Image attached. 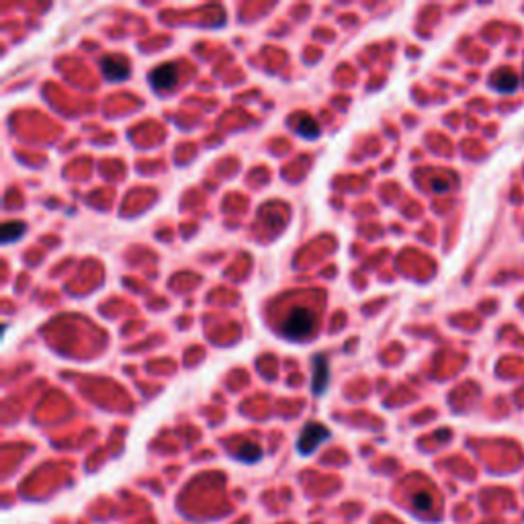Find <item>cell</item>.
I'll list each match as a JSON object with an SVG mask.
<instances>
[{
    "instance_id": "cell-1",
    "label": "cell",
    "mask_w": 524,
    "mask_h": 524,
    "mask_svg": "<svg viewBox=\"0 0 524 524\" xmlns=\"http://www.w3.org/2000/svg\"><path fill=\"white\" fill-rule=\"evenodd\" d=\"M276 330L289 340H303L315 330V311L308 305H293L276 324Z\"/></svg>"
},
{
    "instance_id": "cell-2",
    "label": "cell",
    "mask_w": 524,
    "mask_h": 524,
    "mask_svg": "<svg viewBox=\"0 0 524 524\" xmlns=\"http://www.w3.org/2000/svg\"><path fill=\"white\" fill-rule=\"evenodd\" d=\"M330 438V430L326 426H322L320 422H308L305 426L301 428L299 432V438H297V450L299 455L308 457L311 453H315L318 447Z\"/></svg>"
},
{
    "instance_id": "cell-3",
    "label": "cell",
    "mask_w": 524,
    "mask_h": 524,
    "mask_svg": "<svg viewBox=\"0 0 524 524\" xmlns=\"http://www.w3.org/2000/svg\"><path fill=\"white\" fill-rule=\"evenodd\" d=\"M148 82L150 86L154 88L156 93H166V91H173L178 82V68L175 64H160L150 70L148 74Z\"/></svg>"
},
{
    "instance_id": "cell-4",
    "label": "cell",
    "mask_w": 524,
    "mask_h": 524,
    "mask_svg": "<svg viewBox=\"0 0 524 524\" xmlns=\"http://www.w3.org/2000/svg\"><path fill=\"white\" fill-rule=\"evenodd\" d=\"M330 385V359L324 352H318L311 359V391L322 395Z\"/></svg>"
},
{
    "instance_id": "cell-5",
    "label": "cell",
    "mask_w": 524,
    "mask_h": 524,
    "mask_svg": "<svg viewBox=\"0 0 524 524\" xmlns=\"http://www.w3.org/2000/svg\"><path fill=\"white\" fill-rule=\"evenodd\" d=\"M98 66H100V72H103V76L107 78V80H111V82H123V80H127L129 74H132V68H129V64H127V59L123 58V56H105V58L98 62Z\"/></svg>"
},
{
    "instance_id": "cell-6",
    "label": "cell",
    "mask_w": 524,
    "mask_h": 524,
    "mask_svg": "<svg viewBox=\"0 0 524 524\" xmlns=\"http://www.w3.org/2000/svg\"><path fill=\"white\" fill-rule=\"evenodd\" d=\"M289 125L295 129V134L301 136L303 139H315V137H320V132H322L318 119H313L311 115H305V113H299V115L293 117L291 121H289Z\"/></svg>"
},
{
    "instance_id": "cell-7",
    "label": "cell",
    "mask_w": 524,
    "mask_h": 524,
    "mask_svg": "<svg viewBox=\"0 0 524 524\" xmlns=\"http://www.w3.org/2000/svg\"><path fill=\"white\" fill-rule=\"evenodd\" d=\"M491 86L498 93H514L518 86V76L510 70H500L491 76Z\"/></svg>"
},
{
    "instance_id": "cell-8",
    "label": "cell",
    "mask_w": 524,
    "mask_h": 524,
    "mask_svg": "<svg viewBox=\"0 0 524 524\" xmlns=\"http://www.w3.org/2000/svg\"><path fill=\"white\" fill-rule=\"evenodd\" d=\"M233 457L238 461H242V463H256L262 457V448L258 447L256 443L246 441V443H242L240 447L233 450Z\"/></svg>"
},
{
    "instance_id": "cell-9",
    "label": "cell",
    "mask_w": 524,
    "mask_h": 524,
    "mask_svg": "<svg viewBox=\"0 0 524 524\" xmlns=\"http://www.w3.org/2000/svg\"><path fill=\"white\" fill-rule=\"evenodd\" d=\"M27 232V226L23 223V221H6L4 226H2V238H0V242L6 246V244H11V242H17L21 240L23 235Z\"/></svg>"
},
{
    "instance_id": "cell-10",
    "label": "cell",
    "mask_w": 524,
    "mask_h": 524,
    "mask_svg": "<svg viewBox=\"0 0 524 524\" xmlns=\"http://www.w3.org/2000/svg\"><path fill=\"white\" fill-rule=\"evenodd\" d=\"M412 504H414L416 510L426 512V510L432 508V498H430V494H426V491H418V494L412 496Z\"/></svg>"
}]
</instances>
